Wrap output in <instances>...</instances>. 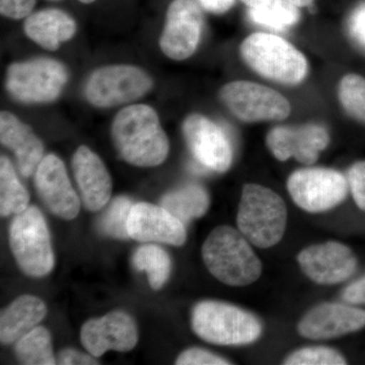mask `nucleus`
Returning a JSON list of instances; mask_svg holds the SVG:
<instances>
[{
  "label": "nucleus",
  "instance_id": "1",
  "mask_svg": "<svg viewBox=\"0 0 365 365\" xmlns=\"http://www.w3.org/2000/svg\"><path fill=\"white\" fill-rule=\"evenodd\" d=\"M112 138L121 158L136 167H157L169 155V140L150 106L132 105L118 113Z\"/></svg>",
  "mask_w": 365,
  "mask_h": 365
},
{
  "label": "nucleus",
  "instance_id": "2",
  "mask_svg": "<svg viewBox=\"0 0 365 365\" xmlns=\"http://www.w3.org/2000/svg\"><path fill=\"white\" fill-rule=\"evenodd\" d=\"M209 272L230 287H247L260 278L262 263L240 230L220 225L209 234L202 246Z\"/></svg>",
  "mask_w": 365,
  "mask_h": 365
},
{
  "label": "nucleus",
  "instance_id": "3",
  "mask_svg": "<svg viewBox=\"0 0 365 365\" xmlns=\"http://www.w3.org/2000/svg\"><path fill=\"white\" fill-rule=\"evenodd\" d=\"M237 222L240 232L252 245L271 248L281 241L287 230V204L271 189L245 185Z\"/></svg>",
  "mask_w": 365,
  "mask_h": 365
},
{
  "label": "nucleus",
  "instance_id": "4",
  "mask_svg": "<svg viewBox=\"0 0 365 365\" xmlns=\"http://www.w3.org/2000/svg\"><path fill=\"white\" fill-rule=\"evenodd\" d=\"M191 325L199 338L216 345L252 344L262 334V324L254 314L213 300L196 304L192 312Z\"/></svg>",
  "mask_w": 365,
  "mask_h": 365
},
{
  "label": "nucleus",
  "instance_id": "5",
  "mask_svg": "<svg viewBox=\"0 0 365 365\" xmlns=\"http://www.w3.org/2000/svg\"><path fill=\"white\" fill-rule=\"evenodd\" d=\"M242 59L263 78L283 85H297L306 78V56L294 45L278 36L255 33L241 45Z\"/></svg>",
  "mask_w": 365,
  "mask_h": 365
},
{
  "label": "nucleus",
  "instance_id": "6",
  "mask_svg": "<svg viewBox=\"0 0 365 365\" xmlns=\"http://www.w3.org/2000/svg\"><path fill=\"white\" fill-rule=\"evenodd\" d=\"M9 245L14 260L26 275L43 277L54 268L49 228L36 206H29L14 216L9 227Z\"/></svg>",
  "mask_w": 365,
  "mask_h": 365
},
{
  "label": "nucleus",
  "instance_id": "7",
  "mask_svg": "<svg viewBox=\"0 0 365 365\" xmlns=\"http://www.w3.org/2000/svg\"><path fill=\"white\" fill-rule=\"evenodd\" d=\"M68 79L66 67L51 59L19 62L9 66L6 88L23 103H49L56 100Z\"/></svg>",
  "mask_w": 365,
  "mask_h": 365
},
{
  "label": "nucleus",
  "instance_id": "8",
  "mask_svg": "<svg viewBox=\"0 0 365 365\" xmlns=\"http://www.w3.org/2000/svg\"><path fill=\"white\" fill-rule=\"evenodd\" d=\"M348 181L338 170L307 168L288 178L287 189L299 207L309 213L325 212L344 201Z\"/></svg>",
  "mask_w": 365,
  "mask_h": 365
},
{
  "label": "nucleus",
  "instance_id": "9",
  "mask_svg": "<svg viewBox=\"0 0 365 365\" xmlns=\"http://www.w3.org/2000/svg\"><path fill=\"white\" fill-rule=\"evenodd\" d=\"M230 111L245 122L281 121L292 112L287 98L268 86L252 81H232L220 90Z\"/></svg>",
  "mask_w": 365,
  "mask_h": 365
},
{
  "label": "nucleus",
  "instance_id": "10",
  "mask_svg": "<svg viewBox=\"0 0 365 365\" xmlns=\"http://www.w3.org/2000/svg\"><path fill=\"white\" fill-rule=\"evenodd\" d=\"M151 86L153 81L138 67L106 66L91 74L86 96L88 102L97 107H114L143 97Z\"/></svg>",
  "mask_w": 365,
  "mask_h": 365
},
{
  "label": "nucleus",
  "instance_id": "11",
  "mask_svg": "<svg viewBox=\"0 0 365 365\" xmlns=\"http://www.w3.org/2000/svg\"><path fill=\"white\" fill-rule=\"evenodd\" d=\"M203 14L197 0H173L167 13L160 45L170 58H189L198 47Z\"/></svg>",
  "mask_w": 365,
  "mask_h": 365
},
{
  "label": "nucleus",
  "instance_id": "12",
  "mask_svg": "<svg viewBox=\"0 0 365 365\" xmlns=\"http://www.w3.org/2000/svg\"><path fill=\"white\" fill-rule=\"evenodd\" d=\"M81 341L86 351L95 357L109 350L128 352L138 342V329L130 314L114 311L83 324Z\"/></svg>",
  "mask_w": 365,
  "mask_h": 365
},
{
  "label": "nucleus",
  "instance_id": "13",
  "mask_svg": "<svg viewBox=\"0 0 365 365\" xmlns=\"http://www.w3.org/2000/svg\"><path fill=\"white\" fill-rule=\"evenodd\" d=\"M35 187L48 210L64 220L78 215L81 199L72 187L66 165L57 155L43 158L35 173Z\"/></svg>",
  "mask_w": 365,
  "mask_h": 365
},
{
  "label": "nucleus",
  "instance_id": "14",
  "mask_svg": "<svg viewBox=\"0 0 365 365\" xmlns=\"http://www.w3.org/2000/svg\"><path fill=\"white\" fill-rule=\"evenodd\" d=\"M182 132L197 162L213 172L225 173L232 162V150L227 134L203 115L186 118Z\"/></svg>",
  "mask_w": 365,
  "mask_h": 365
},
{
  "label": "nucleus",
  "instance_id": "15",
  "mask_svg": "<svg viewBox=\"0 0 365 365\" xmlns=\"http://www.w3.org/2000/svg\"><path fill=\"white\" fill-rule=\"evenodd\" d=\"M297 261L309 279L323 285L344 282L357 268L351 250L337 242H327L302 250Z\"/></svg>",
  "mask_w": 365,
  "mask_h": 365
},
{
  "label": "nucleus",
  "instance_id": "16",
  "mask_svg": "<svg viewBox=\"0 0 365 365\" xmlns=\"http://www.w3.org/2000/svg\"><path fill=\"white\" fill-rule=\"evenodd\" d=\"M330 143L324 126L318 124L302 126H278L271 129L266 143L274 157L281 162L294 158L304 165H313L319 153Z\"/></svg>",
  "mask_w": 365,
  "mask_h": 365
},
{
  "label": "nucleus",
  "instance_id": "17",
  "mask_svg": "<svg viewBox=\"0 0 365 365\" xmlns=\"http://www.w3.org/2000/svg\"><path fill=\"white\" fill-rule=\"evenodd\" d=\"M130 239L143 242H157L181 247L187 239L185 223L162 205L134 204L127 222Z\"/></svg>",
  "mask_w": 365,
  "mask_h": 365
},
{
  "label": "nucleus",
  "instance_id": "18",
  "mask_svg": "<svg viewBox=\"0 0 365 365\" xmlns=\"http://www.w3.org/2000/svg\"><path fill=\"white\" fill-rule=\"evenodd\" d=\"M365 326V311L347 304H319L299 322L297 331L307 339L326 340L356 332Z\"/></svg>",
  "mask_w": 365,
  "mask_h": 365
},
{
  "label": "nucleus",
  "instance_id": "19",
  "mask_svg": "<svg viewBox=\"0 0 365 365\" xmlns=\"http://www.w3.org/2000/svg\"><path fill=\"white\" fill-rule=\"evenodd\" d=\"M72 170L83 206L93 212L104 208L111 198L112 179L102 160L81 146L72 158Z\"/></svg>",
  "mask_w": 365,
  "mask_h": 365
},
{
  "label": "nucleus",
  "instance_id": "20",
  "mask_svg": "<svg viewBox=\"0 0 365 365\" xmlns=\"http://www.w3.org/2000/svg\"><path fill=\"white\" fill-rule=\"evenodd\" d=\"M0 140L2 145L14 151L19 170L24 177H30L44 158V145L30 126L14 115L1 112Z\"/></svg>",
  "mask_w": 365,
  "mask_h": 365
},
{
  "label": "nucleus",
  "instance_id": "21",
  "mask_svg": "<svg viewBox=\"0 0 365 365\" xmlns=\"http://www.w3.org/2000/svg\"><path fill=\"white\" fill-rule=\"evenodd\" d=\"M47 314L45 302L34 295H21L0 314V341L14 344L31 332Z\"/></svg>",
  "mask_w": 365,
  "mask_h": 365
},
{
  "label": "nucleus",
  "instance_id": "22",
  "mask_svg": "<svg viewBox=\"0 0 365 365\" xmlns=\"http://www.w3.org/2000/svg\"><path fill=\"white\" fill-rule=\"evenodd\" d=\"M25 32L41 47L54 51L61 43L73 37L76 24L71 16L59 9H43L28 16Z\"/></svg>",
  "mask_w": 365,
  "mask_h": 365
},
{
  "label": "nucleus",
  "instance_id": "23",
  "mask_svg": "<svg viewBox=\"0 0 365 365\" xmlns=\"http://www.w3.org/2000/svg\"><path fill=\"white\" fill-rule=\"evenodd\" d=\"M210 200L207 191L198 184H189L176 191L170 192L160 201L163 207L184 223L205 215Z\"/></svg>",
  "mask_w": 365,
  "mask_h": 365
},
{
  "label": "nucleus",
  "instance_id": "24",
  "mask_svg": "<svg viewBox=\"0 0 365 365\" xmlns=\"http://www.w3.org/2000/svg\"><path fill=\"white\" fill-rule=\"evenodd\" d=\"M30 195L19 180L11 160L0 158V215H16L29 207Z\"/></svg>",
  "mask_w": 365,
  "mask_h": 365
},
{
  "label": "nucleus",
  "instance_id": "25",
  "mask_svg": "<svg viewBox=\"0 0 365 365\" xmlns=\"http://www.w3.org/2000/svg\"><path fill=\"white\" fill-rule=\"evenodd\" d=\"M14 354L21 364L53 365L57 359L53 353L52 339L44 327H36L14 343Z\"/></svg>",
  "mask_w": 365,
  "mask_h": 365
},
{
  "label": "nucleus",
  "instance_id": "26",
  "mask_svg": "<svg viewBox=\"0 0 365 365\" xmlns=\"http://www.w3.org/2000/svg\"><path fill=\"white\" fill-rule=\"evenodd\" d=\"M134 267L146 273L153 289H160L169 279L172 261L165 250L155 245H144L133 256Z\"/></svg>",
  "mask_w": 365,
  "mask_h": 365
},
{
  "label": "nucleus",
  "instance_id": "27",
  "mask_svg": "<svg viewBox=\"0 0 365 365\" xmlns=\"http://www.w3.org/2000/svg\"><path fill=\"white\" fill-rule=\"evenodd\" d=\"M133 204L127 197L120 196L110 203L103 215L98 218V227L101 232L114 239H129L127 222Z\"/></svg>",
  "mask_w": 365,
  "mask_h": 365
},
{
  "label": "nucleus",
  "instance_id": "28",
  "mask_svg": "<svg viewBox=\"0 0 365 365\" xmlns=\"http://www.w3.org/2000/svg\"><path fill=\"white\" fill-rule=\"evenodd\" d=\"M338 95L345 111L365 123V78L359 74H347L341 79Z\"/></svg>",
  "mask_w": 365,
  "mask_h": 365
},
{
  "label": "nucleus",
  "instance_id": "29",
  "mask_svg": "<svg viewBox=\"0 0 365 365\" xmlns=\"http://www.w3.org/2000/svg\"><path fill=\"white\" fill-rule=\"evenodd\" d=\"M250 16L255 23L269 26L274 30L283 31L295 25L299 20V7L288 0H284L279 6L264 13L250 11Z\"/></svg>",
  "mask_w": 365,
  "mask_h": 365
},
{
  "label": "nucleus",
  "instance_id": "30",
  "mask_svg": "<svg viewBox=\"0 0 365 365\" xmlns=\"http://www.w3.org/2000/svg\"><path fill=\"white\" fill-rule=\"evenodd\" d=\"M347 364L339 352L329 347H306L294 351L285 359L287 365H344Z\"/></svg>",
  "mask_w": 365,
  "mask_h": 365
},
{
  "label": "nucleus",
  "instance_id": "31",
  "mask_svg": "<svg viewBox=\"0 0 365 365\" xmlns=\"http://www.w3.org/2000/svg\"><path fill=\"white\" fill-rule=\"evenodd\" d=\"M177 365H227L228 360L201 348H190L182 352L176 360Z\"/></svg>",
  "mask_w": 365,
  "mask_h": 365
},
{
  "label": "nucleus",
  "instance_id": "32",
  "mask_svg": "<svg viewBox=\"0 0 365 365\" xmlns=\"http://www.w3.org/2000/svg\"><path fill=\"white\" fill-rule=\"evenodd\" d=\"M347 181L355 203L365 211V162L354 163L350 168Z\"/></svg>",
  "mask_w": 365,
  "mask_h": 365
},
{
  "label": "nucleus",
  "instance_id": "33",
  "mask_svg": "<svg viewBox=\"0 0 365 365\" xmlns=\"http://www.w3.org/2000/svg\"><path fill=\"white\" fill-rule=\"evenodd\" d=\"M35 4L36 0H0V11L6 18L21 20L29 16Z\"/></svg>",
  "mask_w": 365,
  "mask_h": 365
},
{
  "label": "nucleus",
  "instance_id": "34",
  "mask_svg": "<svg viewBox=\"0 0 365 365\" xmlns=\"http://www.w3.org/2000/svg\"><path fill=\"white\" fill-rule=\"evenodd\" d=\"M348 31L352 40L365 50V4L353 11L348 21Z\"/></svg>",
  "mask_w": 365,
  "mask_h": 365
},
{
  "label": "nucleus",
  "instance_id": "35",
  "mask_svg": "<svg viewBox=\"0 0 365 365\" xmlns=\"http://www.w3.org/2000/svg\"><path fill=\"white\" fill-rule=\"evenodd\" d=\"M57 364L61 365H97L100 364L93 355L86 354L78 350L66 348L59 352Z\"/></svg>",
  "mask_w": 365,
  "mask_h": 365
},
{
  "label": "nucleus",
  "instance_id": "36",
  "mask_svg": "<svg viewBox=\"0 0 365 365\" xmlns=\"http://www.w3.org/2000/svg\"><path fill=\"white\" fill-rule=\"evenodd\" d=\"M343 299L353 304H365V276L346 287Z\"/></svg>",
  "mask_w": 365,
  "mask_h": 365
},
{
  "label": "nucleus",
  "instance_id": "37",
  "mask_svg": "<svg viewBox=\"0 0 365 365\" xmlns=\"http://www.w3.org/2000/svg\"><path fill=\"white\" fill-rule=\"evenodd\" d=\"M200 6L209 13H227L234 6L235 0H197Z\"/></svg>",
  "mask_w": 365,
  "mask_h": 365
},
{
  "label": "nucleus",
  "instance_id": "38",
  "mask_svg": "<svg viewBox=\"0 0 365 365\" xmlns=\"http://www.w3.org/2000/svg\"><path fill=\"white\" fill-rule=\"evenodd\" d=\"M242 1L249 7L250 11L264 13L279 6L284 0H242Z\"/></svg>",
  "mask_w": 365,
  "mask_h": 365
},
{
  "label": "nucleus",
  "instance_id": "39",
  "mask_svg": "<svg viewBox=\"0 0 365 365\" xmlns=\"http://www.w3.org/2000/svg\"><path fill=\"white\" fill-rule=\"evenodd\" d=\"M288 1L292 2V4H294L295 6L304 7L311 6V4H313L314 0H288Z\"/></svg>",
  "mask_w": 365,
  "mask_h": 365
},
{
  "label": "nucleus",
  "instance_id": "40",
  "mask_svg": "<svg viewBox=\"0 0 365 365\" xmlns=\"http://www.w3.org/2000/svg\"><path fill=\"white\" fill-rule=\"evenodd\" d=\"M79 1L83 2V4H91V2L96 1V0H79Z\"/></svg>",
  "mask_w": 365,
  "mask_h": 365
}]
</instances>
